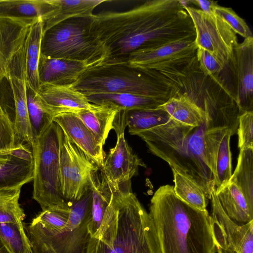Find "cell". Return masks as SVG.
Returning a JSON list of instances; mask_svg holds the SVG:
<instances>
[{"label": "cell", "instance_id": "1", "mask_svg": "<svg viewBox=\"0 0 253 253\" xmlns=\"http://www.w3.org/2000/svg\"><path fill=\"white\" fill-rule=\"evenodd\" d=\"M89 30L104 51L103 64H127L136 50L196 36L180 0H146L128 10L93 14Z\"/></svg>", "mask_w": 253, "mask_h": 253}, {"label": "cell", "instance_id": "2", "mask_svg": "<svg viewBox=\"0 0 253 253\" xmlns=\"http://www.w3.org/2000/svg\"><path fill=\"white\" fill-rule=\"evenodd\" d=\"M149 215L159 253H216L207 210L187 204L175 194L173 186H160L150 200Z\"/></svg>", "mask_w": 253, "mask_h": 253}, {"label": "cell", "instance_id": "3", "mask_svg": "<svg viewBox=\"0 0 253 253\" xmlns=\"http://www.w3.org/2000/svg\"><path fill=\"white\" fill-rule=\"evenodd\" d=\"M85 253H159L152 220L131 186L113 187L101 223Z\"/></svg>", "mask_w": 253, "mask_h": 253}, {"label": "cell", "instance_id": "4", "mask_svg": "<svg viewBox=\"0 0 253 253\" xmlns=\"http://www.w3.org/2000/svg\"><path fill=\"white\" fill-rule=\"evenodd\" d=\"M207 130V123L193 126L171 118L164 124L134 135L146 143L152 154L196 184L210 199L215 187L205 151L204 136Z\"/></svg>", "mask_w": 253, "mask_h": 253}, {"label": "cell", "instance_id": "5", "mask_svg": "<svg viewBox=\"0 0 253 253\" xmlns=\"http://www.w3.org/2000/svg\"><path fill=\"white\" fill-rule=\"evenodd\" d=\"M71 86L85 96L128 93L168 100L172 94L145 70L128 64H102L84 72Z\"/></svg>", "mask_w": 253, "mask_h": 253}, {"label": "cell", "instance_id": "6", "mask_svg": "<svg viewBox=\"0 0 253 253\" xmlns=\"http://www.w3.org/2000/svg\"><path fill=\"white\" fill-rule=\"evenodd\" d=\"M90 21L91 17L70 18L43 32L41 55L86 61L95 66L103 64L104 51L89 33Z\"/></svg>", "mask_w": 253, "mask_h": 253}, {"label": "cell", "instance_id": "7", "mask_svg": "<svg viewBox=\"0 0 253 253\" xmlns=\"http://www.w3.org/2000/svg\"><path fill=\"white\" fill-rule=\"evenodd\" d=\"M34 159L33 199L42 211L69 209L63 196L60 180L57 124L53 122L31 147Z\"/></svg>", "mask_w": 253, "mask_h": 253}, {"label": "cell", "instance_id": "8", "mask_svg": "<svg viewBox=\"0 0 253 253\" xmlns=\"http://www.w3.org/2000/svg\"><path fill=\"white\" fill-rule=\"evenodd\" d=\"M61 191L68 203L81 199L91 190L99 168L68 137L57 125Z\"/></svg>", "mask_w": 253, "mask_h": 253}, {"label": "cell", "instance_id": "9", "mask_svg": "<svg viewBox=\"0 0 253 253\" xmlns=\"http://www.w3.org/2000/svg\"><path fill=\"white\" fill-rule=\"evenodd\" d=\"M89 220L70 213L67 225L59 230L32 221L25 229L33 253H85L90 238L87 230Z\"/></svg>", "mask_w": 253, "mask_h": 253}, {"label": "cell", "instance_id": "10", "mask_svg": "<svg viewBox=\"0 0 253 253\" xmlns=\"http://www.w3.org/2000/svg\"><path fill=\"white\" fill-rule=\"evenodd\" d=\"M184 7L194 25L197 47L208 51L227 67L238 43L236 34L214 13L208 14L189 5Z\"/></svg>", "mask_w": 253, "mask_h": 253}, {"label": "cell", "instance_id": "11", "mask_svg": "<svg viewBox=\"0 0 253 253\" xmlns=\"http://www.w3.org/2000/svg\"><path fill=\"white\" fill-rule=\"evenodd\" d=\"M211 228L216 253H253V220L239 225L223 210L216 194L211 193Z\"/></svg>", "mask_w": 253, "mask_h": 253}, {"label": "cell", "instance_id": "12", "mask_svg": "<svg viewBox=\"0 0 253 253\" xmlns=\"http://www.w3.org/2000/svg\"><path fill=\"white\" fill-rule=\"evenodd\" d=\"M6 79L9 82L13 94L15 108L13 121L17 144H27L31 147L35 141L28 111L24 45L12 60L7 72Z\"/></svg>", "mask_w": 253, "mask_h": 253}, {"label": "cell", "instance_id": "13", "mask_svg": "<svg viewBox=\"0 0 253 253\" xmlns=\"http://www.w3.org/2000/svg\"><path fill=\"white\" fill-rule=\"evenodd\" d=\"M197 48L194 39L139 49L129 55L127 64L142 70H159L191 59L196 56Z\"/></svg>", "mask_w": 253, "mask_h": 253}, {"label": "cell", "instance_id": "14", "mask_svg": "<svg viewBox=\"0 0 253 253\" xmlns=\"http://www.w3.org/2000/svg\"><path fill=\"white\" fill-rule=\"evenodd\" d=\"M228 66L232 72L233 98L239 114L253 111V37L238 43Z\"/></svg>", "mask_w": 253, "mask_h": 253}, {"label": "cell", "instance_id": "15", "mask_svg": "<svg viewBox=\"0 0 253 253\" xmlns=\"http://www.w3.org/2000/svg\"><path fill=\"white\" fill-rule=\"evenodd\" d=\"M233 135L228 128H212L205 134L206 157L216 190L227 184L232 174L230 140Z\"/></svg>", "mask_w": 253, "mask_h": 253}, {"label": "cell", "instance_id": "16", "mask_svg": "<svg viewBox=\"0 0 253 253\" xmlns=\"http://www.w3.org/2000/svg\"><path fill=\"white\" fill-rule=\"evenodd\" d=\"M139 167L146 166L133 153L123 133L117 136L115 146L105 157L101 174L110 185L118 188L130 184Z\"/></svg>", "mask_w": 253, "mask_h": 253}, {"label": "cell", "instance_id": "17", "mask_svg": "<svg viewBox=\"0 0 253 253\" xmlns=\"http://www.w3.org/2000/svg\"><path fill=\"white\" fill-rule=\"evenodd\" d=\"M41 105L53 118L64 113L77 114L84 110H92L95 104L90 103L83 93L71 85L42 84L37 91Z\"/></svg>", "mask_w": 253, "mask_h": 253}, {"label": "cell", "instance_id": "18", "mask_svg": "<svg viewBox=\"0 0 253 253\" xmlns=\"http://www.w3.org/2000/svg\"><path fill=\"white\" fill-rule=\"evenodd\" d=\"M27 144L0 152V189L22 187L33 179L34 159Z\"/></svg>", "mask_w": 253, "mask_h": 253}, {"label": "cell", "instance_id": "19", "mask_svg": "<svg viewBox=\"0 0 253 253\" xmlns=\"http://www.w3.org/2000/svg\"><path fill=\"white\" fill-rule=\"evenodd\" d=\"M39 18L0 17V82L6 78L12 60L24 45L31 25Z\"/></svg>", "mask_w": 253, "mask_h": 253}, {"label": "cell", "instance_id": "20", "mask_svg": "<svg viewBox=\"0 0 253 253\" xmlns=\"http://www.w3.org/2000/svg\"><path fill=\"white\" fill-rule=\"evenodd\" d=\"M53 121L99 168L102 167L105 158L103 147L98 143L91 132L76 114H59L53 118Z\"/></svg>", "mask_w": 253, "mask_h": 253}, {"label": "cell", "instance_id": "21", "mask_svg": "<svg viewBox=\"0 0 253 253\" xmlns=\"http://www.w3.org/2000/svg\"><path fill=\"white\" fill-rule=\"evenodd\" d=\"M95 67L86 61L49 58L40 55L38 65L40 84L71 85L87 70Z\"/></svg>", "mask_w": 253, "mask_h": 253}, {"label": "cell", "instance_id": "22", "mask_svg": "<svg viewBox=\"0 0 253 253\" xmlns=\"http://www.w3.org/2000/svg\"><path fill=\"white\" fill-rule=\"evenodd\" d=\"M119 109L108 104L96 105L92 110H84L76 115L91 132L102 146L104 145L109 132L114 129Z\"/></svg>", "mask_w": 253, "mask_h": 253}, {"label": "cell", "instance_id": "23", "mask_svg": "<svg viewBox=\"0 0 253 253\" xmlns=\"http://www.w3.org/2000/svg\"><path fill=\"white\" fill-rule=\"evenodd\" d=\"M216 194L226 215L234 222L242 225L253 220V208L234 183L229 182L216 190Z\"/></svg>", "mask_w": 253, "mask_h": 253}, {"label": "cell", "instance_id": "24", "mask_svg": "<svg viewBox=\"0 0 253 253\" xmlns=\"http://www.w3.org/2000/svg\"><path fill=\"white\" fill-rule=\"evenodd\" d=\"M55 8L43 21V32L66 20L91 17L95 8L106 0H53Z\"/></svg>", "mask_w": 253, "mask_h": 253}, {"label": "cell", "instance_id": "25", "mask_svg": "<svg viewBox=\"0 0 253 253\" xmlns=\"http://www.w3.org/2000/svg\"><path fill=\"white\" fill-rule=\"evenodd\" d=\"M85 96L92 104H110L124 111L156 109L167 101L161 99L128 93H102Z\"/></svg>", "mask_w": 253, "mask_h": 253}, {"label": "cell", "instance_id": "26", "mask_svg": "<svg viewBox=\"0 0 253 253\" xmlns=\"http://www.w3.org/2000/svg\"><path fill=\"white\" fill-rule=\"evenodd\" d=\"M53 0H0V17L44 20L54 10Z\"/></svg>", "mask_w": 253, "mask_h": 253}, {"label": "cell", "instance_id": "27", "mask_svg": "<svg viewBox=\"0 0 253 253\" xmlns=\"http://www.w3.org/2000/svg\"><path fill=\"white\" fill-rule=\"evenodd\" d=\"M159 108L163 109L171 118L182 124L199 126L207 123L205 113L185 95L174 93Z\"/></svg>", "mask_w": 253, "mask_h": 253}, {"label": "cell", "instance_id": "28", "mask_svg": "<svg viewBox=\"0 0 253 253\" xmlns=\"http://www.w3.org/2000/svg\"><path fill=\"white\" fill-rule=\"evenodd\" d=\"M43 22L42 18L31 25L25 42V61L27 86L37 91L40 85L38 65L41 55V43L43 35Z\"/></svg>", "mask_w": 253, "mask_h": 253}, {"label": "cell", "instance_id": "29", "mask_svg": "<svg viewBox=\"0 0 253 253\" xmlns=\"http://www.w3.org/2000/svg\"><path fill=\"white\" fill-rule=\"evenodd\" d=\"M113 187L101 174V178L96 173L94 183L91 188L92 201L91 216L87 225L90 237L97 232L103 219L105 210L110 201Z\"/></svg>", "mask_w": 253, "mask_h": 253}, {"label": "cell", "instance_id": "30", "mask_svg": "<svg viewBox=\"0 0 253 253\" xmlns=\"http://www.w3.org/2000/svg\"><path fill=\"white\" fill-rule=\"evenodd\" d=\"M229 182L239 188L253 208V148L240 150L236 169Z\"/></svg>", "mask_w": 253, "mask_h": 253}, {"label": "cell", "instance_id": "31", "mask_svg": "<svg viewBox=\"0 0 253 253\" xmlns=\"http://www.w3.org/2000/svg\"><path fill=\"white\" fill-rule=\"evenodd\" d=\"M170 119L168 113L159 107L125 111L124 113L125 125L131 135L164 124Z\"/></svg>", "mask_w": 253, "mask_h": 253}, {"label": "cell", "instance_id": "32", "mask_svg": "<svg viewBox=\"0 0 253 253\" xmlns=\"http://www.w3.org/2000/svg\"><path fill=\"white\" fill-rule=\"evenodd\" d=\"M175 195L191 206L201 211L207 210L208 201L203 191L192 181L171 169Z\"/></svg>", "mask_w": 253, "mask_h": 253}, {"label": "cell", "instance_id": "33", "mask_svg": "<svg viewBox=\"0 0 253 253\" xmlns=\"http://www.w3.org/2000/svg\"><path fill=\"white\" fill-rule=\"evenodd\" d=\"M0 239L9 253H33L24 224L0 223Z\"/></svg>", "mask_w": 253, "mask_h": 253}, {"label": "cell", "instance_id": "34", "mask_svg": "<svg viewBox=\"0 0 253 253\" xmlns=\"http://www.w3.org/2000/svg\"><path fill=\"white\" fill-rule=\"evenodd\" d=\"M21 188L0 189V223L23 224L25 214L19 202Z\"/></svg>", "mask_w": 253, "mask_h": 253}, {"label": "cell", "instance_id": "35", "mask_svg": "<svg viewBox=\"0 0 253 253\" xmlns=\"http://www.w3.org/2000/svg\"><path fill=\"white\" fill-rule=\"evenodd\" d=\"M27 99L29 118L35 143L53 122V117L42 107L37 92L28 86Z\"/></svg>", "mask_w": 253, "mask_h": 253}, {"label": "cell", "instance_id": "36", "mask_svg": "<svg viewBox=\"0 0 253 253\" xmlns=\"http://www.w3.org/2000/svg\"><path fill=\"white\" fill-rule=\"evenodd\" d=\"M70 211V208H56L45 210L38 214L32 221L47 229L59 230L67 225Z\"/></svg>", "mask_w": 253, "mask_h": 253}, {"label": "cell", "instance_id": "37", "mask_svg": "<svg viewBox=\"0 0 253 253\" xmlns=\"http://www.w3.org/2000/svg\"><path fill=\"white\" fill-rule=\"evenodd\" d=\"M213 12L221 18L236 34L244 39L253 37L252 31L245 21L231 8L217 5L214 8Z\"/></svg>", "mask_w": 253, "mask_h": 253}, {"label": "cell", "instance_id": "38", "mask_svg": "<svg viewBox=\"0 0 253 253\" xmlns=\"http://www.w3.org/2000/svg\"><path fill=\"white\" fill-rule=\"evenodd\" d=\"M18 145L13 121L4 111L0 114V152L13 150Z\"/></svg>", "mask_w": 253, "mask_h": 253}, {"label": "cell", "instance_id": "39", "mask_svg": "<svg viewBox=\"0 0 253 253\" xmlns=\"http://www.w3.org/2000/svg\"><path fill=\"white\" fill-rule=\"evenodd\" d=\"M237 133L240 150L253 148V111L239 115Z\"/></svg>", "mask_w": 253, "mask_h": 253}, {"label": "cell", "instance_id": "40", "mask_svg": "<svg viewBox=\"0 0 253 253\" xmlns=\"http://www.w3.org/2000/svg\"><path fill=\"white\" fill-rule=\"evenodd\" d=\"M196 56L201 70L211 78H217L219 74L226 67L211 53L203 48H197Z\"/></svg>", "mask_w": 253, "mask_h": 253}, {"label": "cell", "instance_id": "41", "mask_svg": "<svg viewBox=\"0 0 253 253\" xmlns=\"http://www.w3.org/2000/svg\"><path fill=\"white\" fill-rule=\"evenodd\" d=\"M189 2L197 5L200 8V9L208 14H214V8L218 5L217 1L212 0H192Z\"/></svg>", "mask_w": 253, "mask_h": 253}, {"label": "cell", "instance_id": "42", "mask_svg": "<svg viewBox=\"0 0 253 253\" xmlns=\"http://www.w3.org/2000/svg\"><path fill=\"white\" fill-rule=\"evenodd\" d=\"M0 253H9L0 239Z\"/></svg>", "mask_w": 253, "mask_h": 253}, {"label": "cell", "instance_id": "43", "mask_svg": "<svg viewBox=\"0 0 253 253\" xmlns=\"http://www.w3.org/2000/svg\"><path fill=\"white\" fill-rule=\"evenodd\" d=\"M5 110L2 108L1 104L0 103V114L2 113Z\"/></svg>", "mask_w": 253, "mask_h": 253}]
</instances>
